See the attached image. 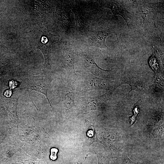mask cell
Here are the masks:
<instances>
[{"instance_id":"obj_1","label":"cell","mask_w":164,"mask_h":164,"mask_svg":"<svg viewBox=\"0 0 164 164\" xmlns=\"http://www.w3.org/2000/svg\"><path fill=\"white\" fill-rule=\"evenodd\" d=\"M53 80L44 74L30 77L24 81L22 88L30 90V92L32 90L44 94L51 105L48 97L47 91L49 86Z\"/></svg>"},{"instance_id":"obj_2","label":"cell","mask_w":164,"mask_h":164,"mask_svg":"<svg viewBox=\"0 0 164 164\" xmlns=\"http://www.w3.org/2000/svg\"><path fill=\"white\" fill-rule=\"evenodd\" d=\"M37 33L36 38V45L35 48L39 49L42 52L44 58V67L49 69L51 68L49 58L50 48L53 43L57 40V37L49 32L40 30Z\"/></svg>"},{"instance_id":"obj_3","label":"cell","mask_w":164,"mask_h":164,"mask_svg":"<svg viewBox=\"0 0 164 164\" xmlns=\"http://www.w3.org/2000/svg\"><path fill=\"white\" fill-rule=\"evenodd\" d=\"M111 33L105 31L92 32L88 36V41L91 46L105 48L107 47L105 43V39Z\"/></svg>"},{"instance_id":"obj_4","label":"cell","mask_w":164,"mask_h":164,"mask_svg":"<svg viewBox=\"0 0 164 164\" xmlns=\"http://www.w3.org/2000/svg\"><path fill=\"white\" fill-rule=\"evenodd\" d=\"M19 97L13 94L12 96L7 97L4 103V105L8 112L9 116L15 120L18 119L17 107Z\"/></svg>"},{"instance_id":"obj_5","label":"cell","mask_w":164,"mask_h":164,"mask_svg":"<svg viewBox=\"0 0 164 164\" xmlns=\"http://www.w3.org/2000/svg\"><path fill=\"white\" fill-rule=\"evenodd\" d=\"M105 4V6L110 9L114 15H118L122 16L128 24L130 17L128 12L125 9L118 3L113 2H107Z\"/></svg>"},{"instance_id":"obj_6","label":"cell","mask_w":164,"mask_h":164,"mask_svg":"<svg viewBox=\"0 0 164 164\" xmlns=\"http://www.w3.org/2000/svg\"><path fill=\"white\" fill-rule=\"evenodd\" d=\"M63 53L65 63L68 66L73 67L75 61V53L69 49H64Z\"/></svg>"},{"instance_id":"obj_7","label":"cell","mask_w":164,"mask_h":164,"mask_svg":"<svg viewBox=\"0 0 164 164\" xmlns=\"http://www.w3.org/2000/svg\"><path fill=\"white\" fill-rule=\"evenodd\" d=\"M74 94L73 92L68 91L67 92L63 97V101L64 104L67 105H70L73 102Z\"/></svg>"},{"instance_id":"obj_8","label":"cell","mask_w":164,"mask_h":164,"mask_svg":"<svg viewBox=\"0 0 164 164\" xmlns=\"http://www.w3.org/2000/svg\"><path fill=\"white\" fill-rule=\"evenodd\" d=\"M115 164H138L132 162L127 156V154L123 155L116 160Z\"/></svg>"},{"instance_id":"obj_9","label":"cell","mask_w":164,"mask_h":164,"mask_svg":"<svg viewBox=\"0 0 164 164\" xmlns=\"http://www.w3.org/2000/svg\"><path fill=\"white\" fill-rule=\"evenodd\" d=\"M90 128L87 132V135L90 138L91 142L93 143L94 142H98V140L94 127L92 126L90 127Z\"/></svg>"},{"instance_id":"obj_10","label":"cell","mask_w":164,"mask_h":164,"mask_svg":"<svg viewBox=\"0 0 164 164\" xmlns=\"http://www.w3.org/2000/svg\"><path fill=\"white\" fill-rule=\"evenodd\" d=\"M139 111V105H136L134 108L133 112L134 115L130 118L129 121L131 125H133L135 121L136 116Z\"/></svg>"},{"instance_id":"obj_11","label":"cell","mask_w":164,"mask_h":164,"mask_svg":"<svg viewBox=\"0 0 164 164\" xmlns=\"http://www.w3.org/2000/svg\"><path fill=\"white\" fill-rule=\"evenodd\" d=\"M58 151L57 149L55 148H53L50 149L51 154L50 158L51 160H56L57 158V153Z\"/></svg>"},{"instance_id":"obj_12","label":"cell","mask_w":164,"mask_h":164,"mask_svg":"<svg viewBox=\"0 0 164 164\" xmlns=\"http://www.w3.org/2000/svg\"><path fill=\"white\" fill-rule=\"evenodd\" d=\"M8 70V68L5 66L0 65V77L7 73Z\"/></svg>"},{"instance_id":"obj_13","label":"cell","mask_w":164,"mask_h":164,"mask_svg":"<svg viewBox=\"0 0 164 164\" xmlns=\"http://www.w3.org/2000/svg\"><path fill=\"white\" fill-rule=\"evenodd\" d=\"M18 84L17 82L14 80H12L9 83L10 87L12 89L16 88Z\"/></svg>"},{"instance_id":"obj_14","label":"cell","mask_w":164,"mask_h":164,"mask_svg":"<svg viewBox=\"0 0 164 164\" xmlns=\"http://www.w3.org/2000/svg\"><path fill=\"white\" fill-rule=\"evenodd\" d=\"M12 94V91L9 89H7L4 93V95L7 97H11Z\"/></svg>"},{"instance_id":"obj_15","label":"cell","mask_w":164,"mask_h":164,"mask_svg":"<svg viewBox=\"0 0 164 164\" xmlns=\"http://www.w3.org/2000/svg\"><path fill=\"white\" fill-rule=\"evenodd\" d=\"M4 138V137L3 136H2L0 137V144L2 142Z\"/></svg>"},{"instance_id":"obj_16","label":"cell","mask_w":164,"mask_h":164,"mask_svg":"<svg viewBox=\"0 0 164 164\" xmlns=\"http://www.w3.org/2000/svg\"></svg>"}]
</instances>
